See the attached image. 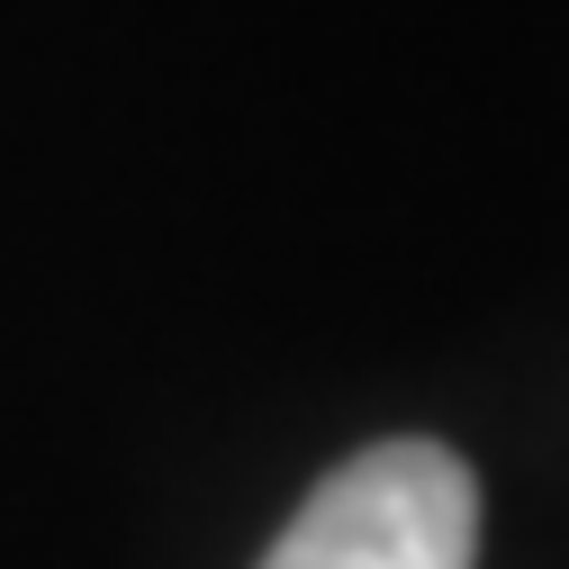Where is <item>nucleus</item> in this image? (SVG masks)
<instances>
[{
	"instance_id": "1",
	"label": "nucleus",
	"mask_w": 569,
	"mask_h": 569,
	"mask_svg": "<svg viewBox=\"0 0 569 569\" xmlns=\"http://www.w3.org/2000/svg\"><path fill=\"white\" fill-rule=\"evenodd\" d=\"M479 560V479L443 443H380L343 461L262 569H470Z\"/></svg>"
}]
</instances>
